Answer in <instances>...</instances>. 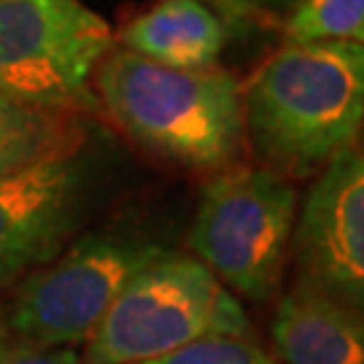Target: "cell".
<instances>
[{
    "mask_svg": "<svg viewBox=\"0 0 364 364\" xmlns=\"http://www.w3.org/2000/svg\"><path fill=\"white\" fill-rule=\"evenodd\" d=\"M95 87L108 117L151 154L192 170H227L246 141L243 90L221 68L176 70L108 52Z\"/></svg>",
    "mask_w": 364,
    "mask_h": 364,
    "instance_id": "cell-2",
    "label": "cell"
},
{
    "mask_svg": "<svg viewBox=\"0 0 364 364\" xmlns=\"http://www.w3.org/2000/svg\"><path fill=\"white\" fill-rule=\"evenodd\" d=\"M243 124L264 170L287 181L321 173L364 127V46H281L243 90Z\"/></svg>",
    "mask_w": 364,
    "mask_h": 364,
    "instance_id": "cell-1",
    "label": "cell"
},
{
    "mask_svg": "<svg viewBox=\"0 0 364 364\" xmlns=\"http://www.w3.org/2000/svg\"><path fill=\"white\" fill-rule=\"evenodd\" d=\"M168 251L130 230H100L65 246L16 289L11 326L33 348H70L90 340L135 275Z\"/></svg>",
    "mask_w": 364,
    "mask_h": 364,
    "instance_id": "cell-5",
    "label": "cell"
},
{
    "mask_svg": "<svg viewBox=\"0 0 364 364\" xmlns=\"http://www.w3.org/2000/svg\"><path fill=\"white\" fill-rule=\"evenodd\" d=\"M291 243L297 284L364 313V151L348 149L318 173Z\"/></svg>",
    "mask_w": 364,
    "mask_h": 364,
    "instance_id": "cell-7",
    "label": "cell"
},
{
    "mask_svg": "<svg viewBox=\"0 0 364 364\" xmlns=\"http://www.w3.org/2000/svg\"><path fill=\"white\" fill-rule=\"evenodd\" d=\"M289 43H362L364 0H299L284 25Z\"/></svg>",
    "mask_w": 364,
    "mask_h": 364,
    "instance_id": "cell-12",
    "label": "cell"
},
{
    "mask_svg": "<svg viewBox=\"0 0 364 364\" xmlns=\"http://www.w3.org/2000/svg\"><path fill=\"white\" fill-rule=\"evenodd\" d=\"M84 132L68 111L36 108L0 92V178L41 159L81 149Z\"/></svg>",
    "mask_w": 364,
    "mask_h": 364,
    "instance_id": "cell-11",
    "label": "cell"
},
{
    "mask_svg": "<svg viewBox=\"0 0 364 364\" xmlns=\"http://www.w3.org/2000/svg\"><path fill=\"white\" fill-rule=\"evenodd\" d=\"M294 224L297 192L287 178L264 168H227L200 195L189 246L230 291L270 302L281 291Z\"/></svg>",
    "mask_w": 364,
    "mask_h": 364,
    "instance_id": "cell-4",
    "label": "cell"
},
{
    "mask_svg": "<svg viewBox=\"0 0 364 364\" xmlns=\"http://www.w3.org/2000/svg\"><path fill=\"white\" fill-rule=\"evenodd\" d=\"M122 49L176 70L213 68L227 43L221 19L203 0H159L122 30Z\"/></svg>",
    "mask_w": 364,
    "mask_h": 364,
    "instance_id": "cell-10",
    "label": "cell"
},
{
    "mask_svg": "<svg viewBox=\"0 0 364 364\" xmlns=\"http://www.w3.org/2000/svg\"><path fill=\"white\" fill-rule=\"evenodd\" d=\"M0 364H84L73 348H11L0 351Z\"/></svg>",
    "mask_w": 364,
    "mask_h": 364,
    "instance_id": "cell-14",
    "label": "cell"
},
{
    "mask_svg": "<svg viewBox=\"0 0 364 364\" xmlns=\"http://www.w3.org/2000/svg\"><path fill=\"white\" fill-rule=\"evenodd\" d=\"M146 364H278L248 338H210Z\"/></svg>",
    "mask_w": 364,
    "mask_h": 364,
    "instance_id": "cell-13",
    "label": "cell"
},
{
    "mask_svg": "<svg viewBox=\"0 0 364 364\" xmlns=\"http://www.w3.org/2000/svg\"><path fill=\"white\" fill-rule=\"evenodd\" d=\"M224 3L227 9L243 14H270V11H284V9H294L299 0H216Z\"/></svg>",
    "mask_w": 364,
    "mask_h": 364,
    "instance_id": "cell-15",
    "label": "cell"
},
{
    "mask_svg": "<svg viewBox=\"0 0 364 364\" xmlns=\"http://www.w3.org/2000/svg\"><path fill=\"white\" fill-rule=\"evenodd\" d=\"M114 46L100 14L81 0H0V92L68 111Z\"/></svg>",
    "mask_w": 364,
    "mask_h": 364,
    "instance_id": "cell-6",
    "label": "cell"
},
{
    "mask_svg": "<svg viewBox=\"0 0 364 364\" xmlns=\"http://www.w3.org/2000/svg\"><path fill=\"white\" fill-rule=\"evenodd\" d=\"M273 343L278 364H364V313L297 284L275 308Z\"/></svg>",
    "mask_w": 364,
    "mask_h": 364,
    "instance_id": "cell-9",
    "label": "cell"
},
{
    "mask_svg": "<svg viewBox=\"0 0 364 364\" xmlns=\"http://www.w3.org/2000/svg\"><path fill=\"white\" fill-rule=\"evenodd\" d=\"M235 294L195 257H162L132 278L92 332L84 364H146L200 340L248 338Z\"/></svg>",
    "mask_w": 364,
    "mask_h": 364,
    "instance_id": "cell-3",
    "label": "cell"
},
{
    "mask_svg": "<svg viewBox=\"0 0 364 364\" xmlns=\"http://www.w3.org/2000/svg\"><path fill=\"white\" fill-rule=\"evenodd\" d=\"M90 162L81 149L0 178V284L65 251L87 210Z\"/></svg>",
    "mask_w": 364,
    "mask_h": 364,
    "instance_id": "cell-8",
    "label": "cell"
}]
</instances>
